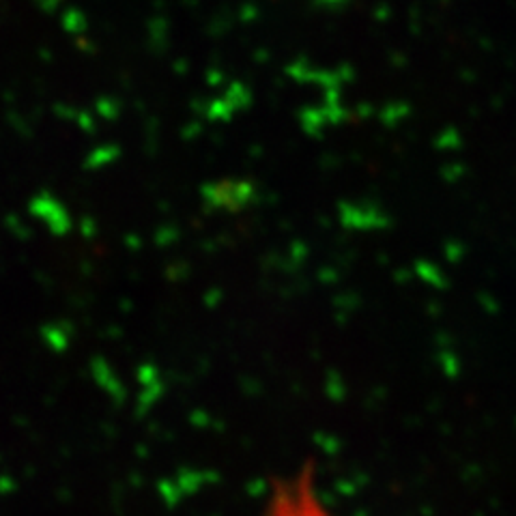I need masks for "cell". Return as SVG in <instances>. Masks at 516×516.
Segmentation results:
<instances>
[{
    "instance_id": "obj_1",
    "label": "cell",
    "mask_w": 516,
    "mask_h": 516,
    "mask_svg": "<svg viewBox=\"0 0 516 516\" xmlns=\"http://www.w3.org/2000/svg\"><path fill=\"white\" fill-rule=\"evenodd\" d=\"M263 516H334L327 507L312 467L273 482Z\"/></svg>"
}]
</instances>
